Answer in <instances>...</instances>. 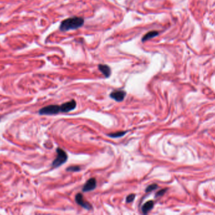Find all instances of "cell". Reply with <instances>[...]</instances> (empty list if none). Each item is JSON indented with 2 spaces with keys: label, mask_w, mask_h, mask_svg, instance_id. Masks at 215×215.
Returning <instances> with one entry per match:
<instances>
[{
  "label": "cell",
  "mask_w": 215,
  "mask_h": 215,
  "mask_svg": "<svg viewBox=\"0 0 215 215\" xmlns=\"http://www.w3.org/2000/svg\"><path fill=\"white\" fill-rule=\"evenodd\" d=\"M84 23V20L82 17H74L63 20L60 25V30L62 31H69L76 30L81 27Z\"/></svg>",
  "instance_id": "1"
},
{
  "label": "cell",
  "mask_w": 215,
  "mask_h": 215,
  "mask_svg": "<svg viewBox=\"0 0 215 215\" xmlns=\"http://www.w3.org/2000/svg\"><path fill=\"white\" fill-rule=\"evenodd\" d=\"M56 152L57 157L52 162V167L55 168L64 164L67 160V155L64 150L60 148H57Z\"/></svg>",
  "instance_id": "2"
},
{
  "label": "cell",
  "mask_w": 215,
  "mask_h": 215,
  "mask_svg": "<svg viewBox=\"0 0 215 215\" xmlns=\"http://www.w3.org/2000/svg\"><path fill=\"white\" fill-rule=\"evenodd\" d=\"M60 112H61L60 107L59 105H49L39 110V114L41 115H52Z\"/></svg>",
  "instance_id": "3"
},
{
  "label": "cell",
  "mask_w": 215,
  "mask_h": 215,
  "mask_svg": "<svg viewBox=\"0 0 215 215\" xmlns=\"http://www.w3.org/2000/svg\"><path fill=\"white\" fill-rule=\"evenodd\" d=\"M60 112L62 113H68L73 110H74L76 107V102L72 99L70 101L63 103L60 106Z\"/></svg>",
  "instance_id": "4"
},
{
  "label": "cell",
  "mask_w": 215,
  "mask_h": 215,
  "mask_svg": "<svg viewBox=\"0 0 215 215\" xmlns=\"http://www.w3.org/2000/svg\"><path fill=\"white\" fill-rule=\"evenodd\" d=\"M126 92L122 90H116L111 92L110 97L117 102H122L126 96Z\"/></svg>",
  "instance_id": "5"
},
{
  "label": "cell",
  "mask_w": 215,
  "mask_h": 215,
  "mask_svg": "<svg viewBox=\"0 0 215 215\" xmlns=\"http://www.w3.org/2000/svg\"><path fill=\"white\" fill-rule=\"evenodd\" d=\"M76 202L80 205L81 206H82V207L86 209H92V206L90 204V203H89L88 202L86 201L82 195V194L81 193H78L77 194H76Z\"/></svg>",
  "instance_id": "6"
},
{
  "label": "cell",
  "mask_w": 215,
  "mask_h": 215,
  "mask_svg": "<svg viewBox=\"0 0 215 215\" xmlns=\"http://www.w3.org/2000/svg\"><path fill=\"white\" fill-rule=\"evenodd\" d=\"M96 187V181L94 178L89 179L84 184L82 191L83 192H89L94 190Z\"/></svg>",
  "instance_id": "7"
},
{
  "label": "cell",
  "mask_w": 215,
  "mask_h": 215,
  "mask_svg": "<svg viewBox=\"0 0 215 215\" xmlns=\"http://www.w3.org/2000/svg\"><path fill=\"white\" fill-rule=\"evenodd\" d=\"M98 69L105 76V77H109L110 76L112 71L110 67L108 66L105 64H99L98 66Z\"/></svg>",
  "instance_id": "8"
},
{
  "label": "cell",
  "mask_w": 215,
  "mask_h": 215,
  "mask_svg": "<svg viewBox=\"0 0 215 215\" xmlns=\"http://www.w3.org/2000/svg\"><path fill=\"white\" fill-rule=\"evenodd\" d=\"M154 205V202L153 201H149L145 202L142 206V211L144 214L147 215L149 213V212L153 208Z\"/></svg>",
  "instance_id": "9"
},
{
  "label": "cell",
  "mask_w": 215,
  "mask_h": 215,
  "mask_svg": "<svg viewBox=\"0 0 215 215\" xmlns=\"http://www.w3.org/2000/svg\"><path fill=\"white\" fill-rule=\"evenodd\" d=\"M159 35V32L157 31H150L149 32H148L147 34H146L142 38V41L143 42L147 41L151 39H153L155 37H157Z\"/></svg>",
  "instance_id": "10"
},
{
  "label": "cell",
  "mask_w": 215,
  "mask_h": 215,
  "mask_svg": "<svg viewBox=\"0 0 215 215\" xmlns=\"http://www.w3.org/2000/svg\"><path fill=\"white\" fill-rule=\"evenodd\" d=\"M127 133V131H119L115 133H111L107 135L111 138H119V137H122L124 136Z\"/></svg>",
  "instance_id": "11"
},
{
  "label": "cell",
  "mask_w": 215,
  "mask_h": 215,
  "mask_svg": "<svg viewBox=\"0 0 215 215\" xmlns=\"http://www.w3.org/2000/svg\"><path fill=\"white\" fill-rule=\"evenodd\" d=\"M81 170V168L79 166L77 165H73V166H70L66 170L68 172H78Z\"/></svg>",
  "instance_id": "12"
},
{
  "label": "cell",
  "mask_w": 215,
  "mask_h": 215,
  "mask_svg": "<svg viewBox=\"0 0 215 215\" xmlns=\"http://www.w3.org/2000/svg\"><path fill=\"white\" fill-rule=\"evenodd\" d=\"M157 188V184H151V185L149 186H148V187L146 188V189H145V191H146L147 192H151L152 191H153V190H155V189H156Z\"/></svg>",
  "instance_id": "13"
},
{
  "label": "cell",
  "mask_w": 215,
  "mask_h": 215,
  "mask_svg": "<svg viewBox=\"0 0 215 215\" xmlns=\"http://www.w3.org/2000/svg\"><path fill=\"white\" fill-rule=\"evenodd\" d=\"M135 197V195L134 194H130L129 196H127V197L126 199V201H127V202L128 203L132 202L134 200Z\"/></svg>",
  "instance_id": "14"
},
{
  "label": "cell",
  "mask_w": 215,
  "mask_h": 215,
  "mask_svg": "<svg viewBox=\"0 0 215 215\" xmlns=\"http://www.w3.org/2000/svg\"><path fill=\"white\" fill-rule=\"evenodd\" d=\"M166 189H162L160 190V191H159L158 192L156 193V197H159V196H163L164 194V193L166 192Z\"/></svg>",
  "instance_id": "15"
}]
</instances>
